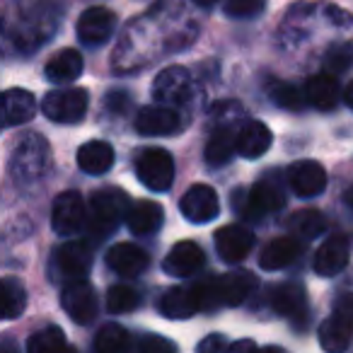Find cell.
Segmentation results:
<instances>
[{"label": "cell", "instance_id": "10", "mask_svg": "<svg viewBox=\"0 0 353 353\" xmlns=\"http://www.w3.org/2000/svg\"><path fill=\"white\" fill-rule=\"evenodd\" d=\"M136 131L148 138L172 136L182 131V117L176 107H170V104H148L136 114Z\"/></svg>", "mask_w": 353, "mask_h": 353}, {"label": "cell", "instance_id": "14", "mask_svg": "<svg viewBox=\"0 0 353 353\" xmlns=\"http://www.w3.org/2000/svg\"><path fill=\"white\" fill-rule=\"evenodd\" d=\"M54 264L59 269V276L68 283V281L85 279L92 269V250L88 242H65L56 250Z\"/></svg>", "mask_w": 353, "mask_h": 353}, {"label": "cell", "instance_id": "34", "mask_svg": "<svg viewBox=\"0 0 353 353\" xmlns=\"http://www.w3.org/2000/svg\"><path fill=\"white\" fill-rule=\"evenodd\" d=\"M271 97H274V102L279 104L281 109H288V112H303L310 104L305 90L295 88V85H290V83H276L274 88H271Z\"/></svg>", "mask_w": 353, "mask_h": 353}, {"label": "cell", "instance_id": "16", "mask_svg": "<svg viewBox=\"0 0 353 353\" xmlns=\"http://www.w3.org/2000/svg\"><path fill=\"white\" fill-rule=\"evenodd\" d=\"M288 184L303 199L319 196L327 189V170L314 160H298L288 170Z\"/></svg>", "mask_w": 353, "mask_h": 353}, {"label": "cell", "instance_id": "41", "mask_svg": "<svg viewBox=\"0 0 353 353\" xmlns=\"http://www.w3.org/2000/svg\"><path fill=\"white\" fill-rule=\"evenodd\" d=\"M218 348H230V343L225 341V339L221 336V334H211L208 339H203L201 343H199V351H218Z\"/></svg>", "mask_w": 353, "mask_h": 353}, {"label": "cell", "instance_id": "6", "mask_svg": "<svg viewBox=\"0 0 353 353\" xmlns=\"http://www.w3.org/2000/svg\"><path fill=\"white\" fill-rule=\"evenodd\" d=\"M136 174L145 189L162 194L174 182V160L165 148H145L136 157Z\"/></svg>", "mask_w": 353, "mask_h": 353}, {"label": "cell", "instance_id": "42", "mask_svg": "<svg viewBox=\"0 0 353 353\" xmlns=\"http://www.w3.org/2000/svg\"><path fill=\"white\" fill-rule=\"evenodd\" d=\"M343 102H346V104H348V109L353 112V80L348 83V88L343 90Z\"/></svg>", "mask_w": 353, "mask_h": 353}, {"label": "cell", "instance_id": "26", "mask_svg": "<svg viewBox=\"0 0 353 353\" xmlns=\"http://www.w3.org/2000/svg\"><path fill=\"white\" fill-rule=\"evenodd\" d=\"M114 165V148L107 141H88L78 148V167L85 174H107Z\"/></svg>", "mask_w": 353, "mask_h": 353}, {"label": "cell", "instance_id": "22", "mask_svg": "<svg viewBox=\"0 0 353 353\" xmlns=\"http://www.w3.org/2000/svg\"><path fill=\"white\" fill-rule=\"evenodd\" d=\"M37 114V97L30 90L10 88L3 92V121L6 126H20L32 121Z\"/></svg>", "mask_w": 353, "mask_h": 353}, {"label": "cell", "instance_id": "33", "mask_svg": "<svg viewBox=\"0 0 353 353\" xmlns=\"http://www.w3.org/2000/svg\"><path fill=\"white\" fill-rule=\"evenodd\" d=\"M353 65V44L351 41H336L324 51V68L332 75L346 73Z\"/></svg>", "mask_w": 353, "mask_h": 353}, {"label": "cell", "instance_id": "7", "mask_svg": "<svg viewBox=\"0 0 353 353\" xmlns=\"http://www.w3.org/2000/svg\"><path fill=\"white\" fill-rule=\"evenodd\" d=\"M51 228L61 237H73L88 228V203L80 192H63L56 196L51 208Z\"/></svg>", "mask_w": 353, "mask_h": 353}, {"label": "cell", "instance_id": "29", "mask_svg": "<svg viewBox=\"0 0 353 353\" xmlns=\"http://www.w3.org/2000/svg\"><path fill=\"white\" fill-rule=\"evenodd\" d=\"M237 152V131L230 126H218L216 131L211 133L206 143V162L211 167H223L230 162V157Z\"/></svg>", "mask_w": 353, "mask_h": 353}, {"label": "cell", "instance_id": "1", "mask_svg": "<svg viewBox=\"0 0 353 353\" xmlns=\"http://www.w3.org/2000/svg\"><path fill=\"white\" fill-rule=\"evenodd\" d=\"M157 307L167 319H189L196 312L218 310V295L213 279H203L196 281V283L176 285V288L165 290Z\"/></svg>", "mask_w": 353, "mask_h": 353}, {"label": "cell", "instance_id": "32", "mask_svg": "<svg viewBox=\"0 0 353 353\" xmlns=\"http://www.w3.org/2000/svg\"><path fill=\"white\" fill-rule=\"evenodd\" d=\"M128 346H131V339H128V332L121 324H104L94 336V348L99 353H123Z\"/></svg>", "mask_w": 353, "mask_h": 353}, {"label": "cell", "instance_id": "36", "mask_svg": "<svg viewBox=\"0 0 353 353\" xmlns=\"http://www.w3.org/2000/svg\"><path fill=\"white\" fill-rule=\"evenodd\" d=\"M59 348H68L65 334L59 327H46L27 339V351L30 353H49V351H59Z\"/></svg>", "mask_w": 353, "mask_h": 353}, {"label": "cell", "instance_id": "40", "mask_svg": "<svg viewBox=\"0 0 353 353\" xmlns=\"http://www.w3.org/2000/svg\"><path fill=\"white\" fill-rule=\"evenodd\" d=\"M131 104V97L126 92H109L107 94V109L109 112H123Z\"/></svg>", "mask_w": 353, "mask_h": 353}, {"label": "cell", "instance_id": "5", "mask_svg": "<svg viewBox=\"0 0 353 353\" xmlns=\"http://www.w3.org/2000/svg\"><path fill=\"white\" fill-rule=\"evenodd\" d=\"M90 104V94L85 88H61L51 90L41 99V112L49 121L78 123L85 119Z\"/></svg>", "mask_w": 353, "mask_h": 353}, {"label": "cell", "instance_id": "39", "mask_svg": "<svg viewBox=\"0 0 353 353\" xmlns=\"http://www.w3.org/2000/svg\"><path fill=\"white\" fill-rule=\"evenodd\" d=\"M334 312L341 314V317L351 319L353 322V295L351 293H343L336 298V303H334Z\"/></svg>", "mask_w": 353, "mask_h": 353}, {"label": "cell", "instance_id": "8", "mask_svg": "<svg viewBox=\"0 0 353 353\" xmlns=\"http://www.w3.org/2000/svg\"><path fill=\"white\" fill-rule=\"evenodd\" d=\"M61 305H63L65 314L73 319L75 324H90L97 317V293L88 283V279L68 281L61 290Z\"/></svg>", "mask_w": 353, "mask_h": 353}, {"label": "cell", "instance_id": "2", "mask_svg": "<svg viewBox=\"0 0 353 353\" xmlns=\"http://www.w3.org/2000/svg\"><path fill=\"white\" fill-rule=\"evenodd\" d=\"M51 170V148L44 136L27 133L10 155V174L17 187H32L41 182Z\"/></svg>", "mask_w": 353, "mask_h": 353}, {"label": "cell", "instance_id": "4", "mask_svg": "<svg viewBox=\"0 0 353 353\" xmlns=\"http://www.w3.org/2000/svg\"><path fill=\"white\" fill-rule=\"evenodd\" d=\"M235 208L245 221H259L264 213H276L285 208V189L276 176L266 174L250 192H237Z\"/></svg>", "mask_w": 353, "mask_h": 353}, {"label": "cell", "instance_id": "17", "mask_svg": "<svg viewBox=\"0 0 353 353\" xmlns=\"http://www.w3.org/2000/svg\"><path fill=\"white\" fill-rule=\"evenodd\" d=\"M216 252L225 264H240L254 250V235L242 225H225L216 232Z\"/></svg>", "mask_w": 353, "mask_h": 353}, {"label": "cell", "instance_id": "13", "mask_svg": "<svg viewBox=\"0 0 353 353\" xmlns=\"http://www.w3.org/2000/svg\"><path fill=\"white\" fill-rule=\"evenodd\" d=\"M114 27H117V15L109 8H88L78 20V39L85 46H102L112 39Z\"/></svg>", "mask_w": 353, "mask_h": 353}, {"label": "cell", "instance_id": "18", "mask_svg": "<svg viewBox=\"0 0 353 353\" xmlns=\"http://www.w3.org/2000/svg\"><path fill=\"white\" fill-rule=\"evenodd\" d=\"M107 266L112 271H117L119 276H141L143 271L150 266V256L145 250H141L138 245L131 242H119L107 252Z\"/></svg>", "mask_w": 353, "mask_h": 353}, {"label": "cell", "instance_id": "35", "mask_svg": "<svg viewBox=\"0 0 353 353\" xmlns=\"http://www.w3.org/2000/svg\"><path fill=\"white\" fill-rule=\"evenodd\" d=\"M141 305V293L131 285H112L107 293V310L112 314L131 312Z\"/></svg>", "mask_w": 353, "mask_h": 353}, {"label": "cell", "instance_id": "11", "mask_svg": "<svg viewBox=\"0 0 353 353\" xmlns=\"http://www.w3.org/2000/svg\"><path fill=\"white\" fill-rule=\"evenodd\" d=\"M351 259V245H348V237L336 232V235H329L327 240L319 245V250L314 252L312 269L322 279H334L348 266Z\"/></svg>", "mask_w": 353, "mask_h": 353}, {"label": "cell", "instance_id": "9", "mask_svg": "<svg viewBox=\"0 0 353 353\" xmlns=\"http://www.w3.org/2000/svg\"><path fill=\"white\" fill-rule=\"evenodd\" d=\"M192 94V75L182 65H170L160 70L152 83V99L170 107H182Z\"/></svg>", "mask_w": 353, "mask_h": 353}, {"label": "cell", "instance_id": "38", "mask_svg": "<svg viewBox=\"0 0 353 353\" xmlns=\"http://www.w3.org/2000/svg\"><path fill=\"white\" fill-rule=\"evenodd\" d=\"M138 348H141L143 353H170V351H174V343L162 336H145L138 343Z\"/></svg>", "mask_w": 353, "mask_h": 353}, {"label": "cell", "instance_id": "23", "mask_svg": "<svg viewBox=\"0 0 353 353\" xmlns=\"http://www.w3.org/2000/svg\"><path fill=\"white\" fill-rule=\"evenodd\" d=\"M218 281V293H221L223 307H237L252 295V290L256 288V279L250 271H230V274L216 276Z\"/></svg>", "mask_w": 353, "mask_h": 353}, {"label": "cell", "instance_id": "44", "mask_svg": "<svg viewBox=\"0 0 353 353\" xmlns=\"http://www.w3.org/2000/svg\"><path fill=\"white\" fill-rule=\"evenodd\" d=\"M196 6H201V8H211V6H216L218 0H194Z\"/></svg>", "mask_w": 353, "mask_h": 353}, {"label": "cell", "instance_id": "24", "mask_svg": "<svg viewBox=\"0 0 353 353\" xmlns=\"http://www.w3.org/2000/svg\"><path fill=\"white\" fill-rule=\"evenodd\" d=\"M83 54L78 49H61L44 65V75L49 83H73L83 75Z\"/></svg>", "mask_w": 353, "mask_h": 353}, {"label": "cell", "instance_id": "21", "mask_svg": "<svg viewBox=\"0 0 353 353\" xmlns=\"http://www.w3.org/2000/svg\"><path fill=\"white\" fill-rule=\"evenodd\" d=\"M305 94H307L310 107H314L317 112H334L341 99V88H339L336 78L324 70L305 83Z\"/></svg>", "mask_w": 353, "mask_h": 353}, {"label": "cell", "instance_id": "15", "mask_svg": "<svg viewBox=\"0 0 353 353\" xmlns=\"http://www.w3.org/2000/svg\"><path fill=\"white\" fill-rule=\"evenodd\" d=\"M206 264V254L203 250L192 240L176 242L170 250V254L162 261V269L167 276H176V279H189V276H196L199 271Z\"/></svg>", "mask_w": 353, "mask_h": 353}, {"label": "cell", "instance_id": "3", "mask_svg": "<svg viewBox=\"0 0 353 353\" xmlns=\"http://www.w3.org/2000/svg\"><path fill=\"white\" fill-rule=\"evenodd\" d=\"M128 196L121 189H99L92 194V201L88 206V230L92 240L102 242L112 230H117L119 223L128 216Z\"/></svg>", "mask_w": 353, "mask_h": 353}, {"label": "cell", "instance_id": "31", "mask_svg": "<svg viewBox=\"0 0 353 353\" xmlns=\"http://www.w3.org/2000/svg\"><path fill=\"white\" fill-rule=\"evenodd\" d=\"M0 293H3V317L6 319H17L27 307V290L12 276H6L0 283Z\"/></svg>", "mask_w": 353, "mask_h": 353}, {"label": "cell", "instance_id": "20", "mask_svg": "<svg viewBox=\"0 0 353 353\" xmlns=\"http://www.w3.org/2000/svg\"><path fill=\"white\" fill-rule=\"evenodd\" d=\"M300 252H303V242L298 240V235L276 237V240H271L269 245L261 250L259 266L264 271H281L293 264V261H298Z\"/></svg>", "mask_w": 353, "mask_h": 353}, {"label": "cell", "instance_id": "25", "mask_svg": "<svg viewBox=\"0 0 353 353\" xmlns=\"http://www.w3.org/2000/svg\"><path fill=\"white\" fill-rule=\"evenodd\" d=\"M319 346L329 353H339L346 351L353 343V322L341 314L334 312L332 317H327L319 324Z\"/></svg>", "mask_w": 353, "mask_h": 353}, {"label": "cell", "instance_id": "28", "mask_svg": "<svg viewBox=\"0 0 353 353\" xmlns=\"http://www.w3.org/2000/svg\"><path fill=\"white\" fill-rule=\"evenodd\" d=\"M162 218H165V211H162L160 203L136 201L128 208L126 225L136 237H143V235H152V232L162 225Z\"/></svg>", "mask_w": 353, "mask_h": 353}, {"label": "cell", "instance_id": "30", "mask_svg": "<svg viewBox=\"0 0 353 353\" xmlns=\"http://www.w3.org/2000/svg\"><path fill=\"white\" fill-rule=\"evenodd\" d=\"M290 230L303 240H314L327 230V221L317 208H303L290 216Z\"/></svg>", "mask_w": 353, "mask_h": 353}, {"label": "cell", "instance_id": "37", "mask_svg": "<svg viewBox=\"0 0 353 353\" xmlns=\"http://www.w3.org/2000/svg\"><path fill=\"white\" fill-rule=\"evenodd\" d=\"M264 8V0H225V15L237 17V20H250V17L261 15Z\"/></svg>", "mask_w": 353, "mask_h": 353}, {"label": "cell", "instance_id": "43", "mask_svg": "<svg viewBox=\"0 0 353 353\" xmlns=\"http://www.w3.org/2000/svg\"><path fill=\"white\" fill-rule=\"evenodd\" d=\"M343 201H346V206H348V208H351V211H353V184H351V187L346 189V194H343Z\"/></svg>", "mask_w": 353, "mask_h": 353}, {"label": "cell", "instance_id": "19", "mask_svg": "<svg viewBox=\"0 0 353 353\" xmlns=\"http://www.w3.org/2000/svg\"><path fill=\"white\" fill-rule=\"evenodd\" d=\"M274 143L269 126L256 119H247L237 131V155L247 157V160H256V157L266 155Z\"/></svg>", "mask_w": 353, "mask_h": 353}, {"label": "cell", "instance_id": "12", "mask_svg": "<svg viewBox=\"0 0 353 353\" xmlns=\"http://www.w3.org/2000/svg\"><path fill=\"white\" fill-rule=\"evenodd\" d=\"M179 211L189 223H208L221 213V201L218 194L208 184H194L192 189L184 192V196L179 199Z\"/></svg>", "mask_w": 353, "mask_h": 353}, {"label": "cell", "instance_id": "27", "mask_svg": "<svg viewBox=\"0 0 353 353\" xmlns=\"http://www.w3.org/2000/svg\"><path fill=\"white\" fill-rule=\"evenodd\" d=\"M271 307L283 317H303L307 312V293L300 283H281L271 290Z\"/></svg>", "mask_w": 353, "mask_h": 353}]
</instances>
